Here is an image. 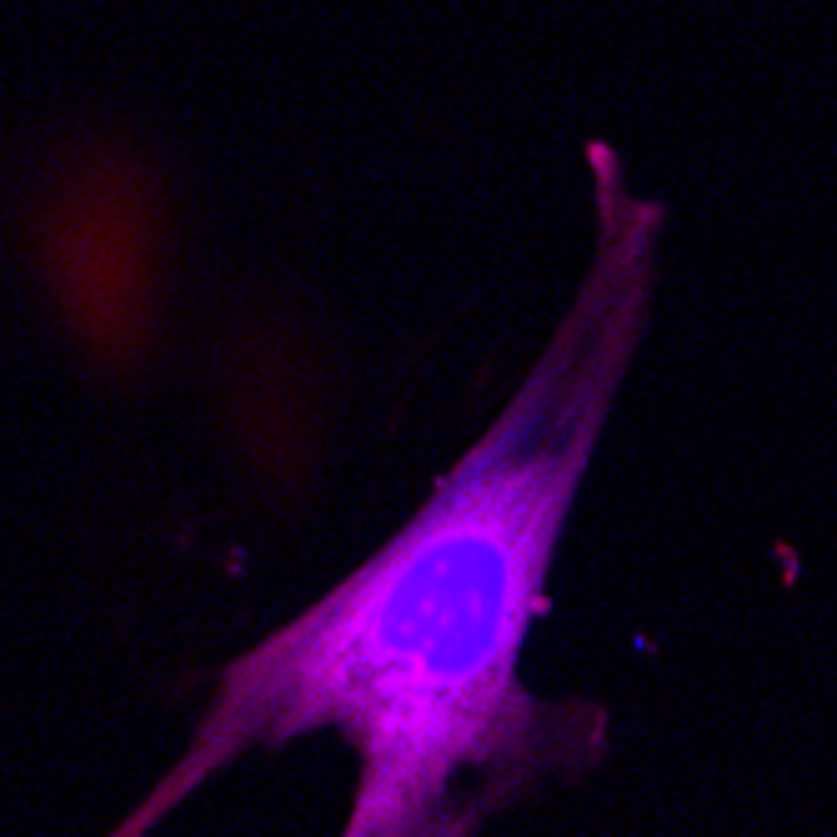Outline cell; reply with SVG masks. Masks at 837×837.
<instances>
[{
	"label": "cell",
	"instance_id": "1",
	"mask_svg": "<svg viewBox=\"0 0 837 837\" xmlns=\"http://www.w3.org/2000/svg\"><path fill=\"white\" fill-rule=\"evenodd\" d=\"M632 346L627 296L592 291L497 422L356 572L241 652L176 767L111 837H151L196 787L256 747L336 732L356 752L341 837H432L482 822L462 777L532 752L522 647Z\"/></svg>",
	"mask_w": 837,
	"mask_h": 837
},
{
	"label": "cell",
	"instance_id": "2",
	"mask_svg": "<svg viewBox=\"0 0 837 837\" xmlns=\"http://www.w3.org/2000/svg\"><path fill=\"white\" fill-rule=\"evenodd\" d=\"M477 822H462V827H447V832H432V837H472Z\"/></svg>",
	"mask_w": 837,
	"mask_h": 837
}]
</instances>
